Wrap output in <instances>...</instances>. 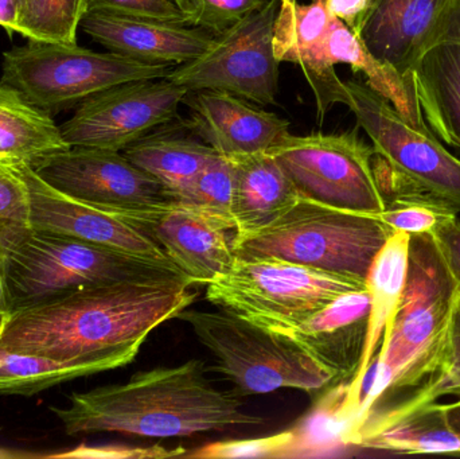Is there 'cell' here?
I'll return each mask as SVG.
<instances>
[{"instance_id": "obj_25", "label": "cell", "mask_w": 460, "mask_h": 459, "mask_svg": "<svg viewBox=\"0 0 460 459\" xmlns=\"http://www.w3.org/2000/svg\"><path fill=\"white\" fill-rule=\"evenodd\" d=\"M413 80L429 128L460 148V42H442L427 51Z\"/></svg>"}, {"instance_id": "obj_17", "label": "cell", "mask_w": 460, "mask_h": 459, "mask_svg": "<svg viewBox=\"0 0 460 459\" xmlns=\"http://www.w3.org/2000/svg\"><path fill=\"white\" fill-rule=\"evenodd\" d=\"M190 118L185 126L216 153L228 158L267 153L288 137L289 123L221 91L189 92Z\"/></svg>"}, {"instance_id": "obj_36", "label": "cell", "mask_w": 460, "mask_h": 459, "mask_svg": "<svg viewBox=\"0 0 460 459\" xmlns=\"http://www.w3.org/2000/svg\"><path fill=\"white\" fill-rule=\"evenodd\" d=\"M186 450L183 447L167 449L159 446H127V445H107V446H83L75 447L66 453L49 455V458H100V459H164L185 457Z\"/></svg>"}, {"instance_id": "obj_35", "label": "cell", "mask_w": 460, "mask_h": 459, "mask_svg": "<svg viewBox=\"0 0 460 459\" xmlns=\"http://www.w3.org/2000/svg\"><path fill=\"white\" fill-rule=\"evenodd\" d=\"M86 13H107L186 23L185 13L172 0H86Z\"/></svg>"}, {"instance_id": "obj_33", "label": "cell", "mask_w": 460, "mask_h": 459, "mask_svg": "<svg viewBox=\"0 0 460 459\" xmlns=\"http://www.w3.org/2000/svg\"><path fill=\"white\" fill-rule=\"evenodd\" d=\"M299 441L295 431L276 434L259 439L241 441H221L197 447L186 453L185 457L201 459L233 458H283L294 457L295 442Z\"/></svg>"}, {"instance_id": "obj_38", "label": "cell", "mask_w": 460, "mask_h": 459, "mask_svg": "<svg viewBox=\"0 0 460 459\" xmlns=\"http://www.w3.org/2000/svg\"><path fill=\"white\" fill-rule=\"evenodd\" d=\"M324 4L334 18L356 31L369 8V0H324Z\"/></svg>"}, {"instance_id": "obj_23", "label": "cell", "mask_w": 460, "mask_h": 459, "mask_svg": "<svg viewBox=\"0 0 460 459\" xmlns=\"http://www.w3.org/2000/svg\"><path fill=\"white\" fill-rule=\"evenodd\" d=\"M232 159L235 236L265 228L299 201L294 183L270 151Z\"/></svg>"}, {"instance_id": "obj_46", "label": "cell", "mask_w": 460, "mask_h": 459, "mask_svg": "<svg viewBox=\"0 0 460 459\" xmlns=\"http://www.w3.org/2000/svg\"><path fill=\"white\" fill-rule=\"evenodd\" d=\"M279 2H280V0H279Z\"/></svg>"}, {"instance_id": "obj_20", "label": "cell", "mask_w": 460, "mask_h": 459, "mask_svg": "<svg viewBox=\"0 0 460 459\" xmlns=\"http://www.w3.org/2000/svg\"><path fill=\"white\" fill-rule=\"evenodd\" d=\"M369 314V291L345 294L288 336L326 368L334 382H343L358 371Z\"/></svg>"}, {"instance_id": "obj_41", "label": "cell", "mask_w": 460, "mask_h": 459, "mask_svg": "<svg viewBox=\"0 0 460 459\" xmlns=\"http://www.w3.org/2000/svg\"><path fill=\"white\" fill-rule=\"evenodd\" d=\"M49 458V455L42 453L24 452V450L8 449L0 446V459H40Z\"/></svg>"}, {"instance_id": "obj_27", "label": "cell", "mask_w": 460, "mask_h": 459, "mask_svg": "<svg viewBox=\"0 0 460 459\" xmlns=\"http://www.w3.org/2000/svg\"><path fill=\"white\" fill-rule=\"evenodd\" d=\"M327 54L332 64L349 65L354 73H362L367 77L365 84L388 100L411 124L426 121L416 89L394 67L375 58L358 35L334 16L327 34Z\"/></svg>"}, {"instance_id": "obj_5", "label": "cell", "mask_w": 460, "mask_h": 459, "mask_svg": "<svg viewBox=\"0 0 460 459\" xmlns=\"http://www.w3.org/2000/svg\"><path fill=\"white\" fill-rule=\"evenodd\" d=\"M394 232L378 217L300 199L265 228L235 236V258H273L367 283Z\"/></svg>"}, {"instance_id": "obj_7", "label": "cell", "mask_w": 460, "mask_h": 459, "mask_svg": "<svg viewBox=\"0 0 460 459\" xmlns=\"http://www.w3.org/2000/svg\"><path fill=\"white\" fill-rule=\"evenodd\" d=\"M345 102L372 140L378 178L386 194L416 191L460 212V159L427 121L413 126L361 81H345Z\"/></svg>"}, {"instance_id": "obj_3", "label": "cell", "mask_w": 460, "mask_h": 459, "mask_svg": "<svg viewBox=\"0 0 460 459\" xmlns=\"http://www.w3.org/2000/svg\"><path fill=\"white\" fill-rule=\"evenodd\" d=\"M458 291L432 234H412L404 290L384 334L375 377L353 422L341 433V441L359 428L381 401L404 391L415 393L437 375Z\"/></svg>"}, {"instance_id": "obj_9", "label": "cell", "mask_w": 460, "mask_h": 459, "mask_svg": "<svg viewBox=\"0 0 460 459\" xmlns=\"http://www.w3.org/2000/svg\"><path fill=\"white\" fill-rule=\"evenodd\" d=\"M172 67L145 64L112 51L97 53L77 43L29 40L27 45L3 53L2 81L51 113L119 84L166 78Z\"/></svg>"}, {"instance_id": "obj_32", "label": "cell", "mask_w": 460, "mask_h": 459, "mask_svg": "<svg viewBox=\"0 0 460 459\" xmlns=\"http://www.w3.org/2000/svg\"><path fill=\"white\" fill-rule=\"evenodd\" d=\"M446 395L460 396V291L456 294V302H454L447 345H446L445 356L437 375L423 387L411 393V396L397 402L396 404L419 406V404L437 402L438 399Z\"/></svg>"}, {"instance_id": "obj_26", "label": "cell", "mask_w": 460, "mask_h": 459, "mask_svg": "<svg viewBox=\"0 0 460 459\" xmlns=\"http://www.w3.org/2000/svg\"><path fill=\"white\" fill-rule=\"evenodd\" d=\"M67 148L50 113L0 80V155L10 163L32 167Z\"/></svg>"}, {"instance_id": "obj_22", "label": "cell", "mask_w": 460, "mask_h": 459, "mask_svg": "<svg viewBox=\"0 0 460 459\" xmlns=\"http://www.w3.org/2000/svg\"><path fill=\"white\" fill-rule=\"evenodd\" d=\"M411 236L402 232H394L385 243L377 258L373 261L367 275V286L370 294L369 325L367 341L358 371L351 379L345 398L338 410V417L350 426L358 412L362 401V388L369 374L372 360L381 337L391 326L404 290L407 279L408 258H410ZM343 428V430H345Z\"/></svg>"}, {"instance_id": "obj_37", "label": "cell", "mask_w": 460, "mask_h": 459, "mask_svg": "<svg viewBox=\"0 0 460 459\" xmlns=\"http://www.w3.org/2000/svg\"><path fill=\"white\" fill-rule=\"evenodd\" d=\"M431 234L460 291V220L456 213L446 215Z\"/></svg>"}, {"instance_id": "obj_12", "label": "cell", "mask_w": 460, "mask_h": 459, "mask_svg": "<svg viewBox=\"0 0 460 459\" xmlns=\"http://www.w3.org/2000/svg\"><path fill=\"white\" fill-rule=\"evenodd\" d=\"M31 169L59 193L129 218L174 202L159 181L135 166L121 151L70 147Z\"/></svg>"}, {"instance_id": "obj_30", "label": "cell", "mask_w": 460, "mask_h": 459, "mask_svg": "<svg viewBox=\"0 0 460 459\" xmlns=\"http://www.w3.org/2000/svg\"><path fill=\"white\" fill-rule=\"evenodd\" d=\"M234 178L233 159L216 154L174 202L210 213L221 220L228 221L235 229L232 215Z\"/></svg>"}, {"instance_id": "obj_39", "label": "cell", "mask_w": 460, "mask_h": 459, "mask_svg": "<svg viewBox=\"0 0 460 459\" xmlns=\"http://www.w3.org/2000/svg\"><path fill=\"white\" fill-rule=\"evenodd\" d=\"M0 27L7 32H18V2L0 0Z\"/></svg>"}, {"instance_id": "obj_29", "label": "cell", "mask_w": 460, "mask_h": 459, "mask_svg": "<svg viewBox=\"0 0 460 459\" xmlns=\"http://www.w3.org/2000/svg\"><path fill=\"white\" fill-rule=\"evenodd\" d=\"M85 13L86 0H18V34L75 45Z\"/></svg>"}, {"instance_id": "obj_24", "label": "cell", "mask_w": 460, "mask_h": 459, "mask_svg": "<svg viewBox=\"0 0 460 459\" xmlns=\"http://www.w3.org/2000/svg\"><path fill=\"white\" fill-rule=\"evenodd\" d=\"M121 153L135 166L159 181L172 201L218 154L186 126L185 131L180 127L150 132Z\"/></svg>"}, {"instance_id": "obj_11", "label": "cell", "mask_w": 460, "mask_h": 459, "mask_svg": "<svg viewBox=\"0 0 460 459\" xmlns=\"http://www.w3.org/2000/svg\"><path fill=\"white\" fill-rule=\"evenodd\" d=\"M279 0L216 35L199 58L172 67L167 80L190 92L221 91L257 105L276 104L279 59L273 49V26Z\"/></svg>"}, {"instance_id": "obj_18", "label": "cell", "mask_w": 460, "mask_h": 459, "mask_svg": "<svg viewBox=\"0 0 460 459\" xmlns=\"http://www.w3.org/2000/svg\"><path fill=\"white\" fill-rule=\"evenodd\" d=\"M332 15L324 0H280L273 26V49L279 62L302 69L315 96L321 121L332 105L345 102V81L338 77L327 54V34Z\"/></svg>"}, {"instance_id": "obj_6", "label": "cell", "mask_w": 460, "mask_h": 459, "mask_svg": "<svg viewBox=\"0 0 460 459\" xmlns=\"http://www.w3.org/2000/svg\"><path fill=\"white\" fill-rule=\"evenodd\" d=\"M367 283L273 258H235L207 285V299L224 312L275 333L289 334L345 294Z\"/></svg>"}, {"instance_id": "obj_28", "label": "cell", "mask_w": 460, "mask_h": 459, "mask_svg": "<svg viewBox=\"0 0 460 459\" xmlns=\"http://www.w3.org/2000/svg\"><path fill=\"white\" fill-rule=\"evenodd\" d=\"M86 376L92 375L84 366L0 350V395L32 396Z\"/></svg>"}, {"instance_id": "obj_15", "label": "cell", "mask_w": 460, "mask_h": 459, "mask_svg": "<svg viewBox=\"0 0 460 459\" xmlns=\"http://www.w3.org/2000/svg\"><path fill=\"white\" fill-rule=\"evenodd\" d=\"M458 0H369L356 34L375 58L416 89L413 72L443 42Z\"/></svg>"}, {"instance_id": "obj_40", "label": "cell", "mask_w": 460, "mask_h": 459, "mask_svg": "<svg viewBox=\"0 0 460 459\" xmlns=\"http://www.w3.org/2000/svg\"><path fill=\"white\" fill-rule=\"evenodd\" d=\"M443 42H460V0L456 3V10L448 22L447 31H446Z\"/></svg>"}, {"instance_id": "obj_21", "label": "cell", "mask_w": 460, "mask_h": 459, "mask_svg": "<svg viewBox=\"0 0 460 459\" xmlns=\"http://www.w3.org/2000/svg\"><path fill=\"white\" fill-rule=\"evenodd\" d=\"M343 444L399 455L460 453V439L448 423L445 404L437 402L394 404L372 412Z\"/></svg>"}, {"instance_id": "obj_13", "label": "cell", "mask_w": 460, "mask_h": 459, "mask_svg": "<svg viewBox=\"0 0 460 459\" xmlns=\"http://www.w3.org/2000/svg\"><path fill=\"white\" fill-rule=\"evenodd\" d=\"M189 92L167 78L119 84L80 102L59 129L70 147L124 151L170 123Z\"/></svg>"}, {"instance_id": "obj_34", "label": "cell", "mask_w": 460, "mask_h": 459, "mask_svg": "<svg viewBox=\"0 0 460 459\" xmlns=\"http://www.w3.org/2000/svg\"><path fill=\"white\" fill-rule=\"evenodd\" d=\"M268 0H190L186 24L221 34L256 11Z\"/></svg>"}, {"instance_id": "obj_42", "label": "cell", "mask_w": 460, "mask_h": 459, "mask_svg": "<svg viewBox=\"0 0 460 459\" xmlns=\"http://www.w3.org/2000/svg\"><path fill=\"white\" fill-rule=\"evenodd\" d=\"M445 410L451 428H453L454 433H456L460 439V396L458 401L454 402V403L445 404Z\"/></svg>"}, {"instance_id": "obj_47", "label": "cell", "mask_w": 460, "mask_h": 459, "mask_svg": "<svg viewBox=\"0 0 460 459\" xmlns=\"http://www.w3.org/2000/svg\"><path fill=\"white\" fill-rule=\"evenodd\" d=\"M16 2H18V0H16Z\"/></svg>"}, {"instance_id": "obj_2", "label": "cell", "mask_w": 460, "mask_h": 459, "mask_svg": "<svg viewBox=\"0 0 460 459\" xmlns=\"http://www.w3.org/2000/svg\"><path fill=\"white\" fill-rule=\"evenodd\" d=\"M67 436L118 433L148 439L254 428L264 419L243 411L240 399L213 387L202 361L137 372L123 384L69 396L50 407Z\"/></svg>"}, {"instance_id": "obj_31", "label": "cell", "mask_w": 460, "mask_h": 459, "mask_svg": "<svg viewBox=\"0 0 460 459\" xmlns=\"http://www.w3.org/2000/svg\"><path fill=\"white\" fill-rule=\"evenodd\" d=\"M448 213H456L446 205L419 193H402L386 202V209L378 216L394 232L420 234H431Z\"/></svg>"}, {"instance_id": "obj_45", "label": "cell", "mask_w": 460, "mask_h": 459, "mask_svg": "<svg viewBox=\"0 0 460 459\" xmlns=\"http://www.w3.org/2000/svg\"><path fill=\"white\" fill-rule=\"evenodd\" d=\"M0 164H13V163H10V162L5 161V159L3 158L2 155H0Z\"/></svg>"}, {"instance_id": "obj_4", "label": "cell", "mask_w": 460, "mask_h": 459, "mask_svg": "<svg viewBox=\"0 0 460 459\" xmlns=\"http://www.w3.org/2000/svg\"><path fill=\"white\" fill-rule=\"evenodd\" d=\"M0 260L10 313L85 286L148 278L189 279L177 267L11 221L0 223Z\"/></svg>"}, {"instance_id": "obj_43", "label": "cell", "mask_w": 460, "mask_h": 459, "mask_svg": "<svg viewBox=\"0 0 460 459\" xmlns=\"http://www.w3.org/2000/svg\"><path fill=\"white\" fill-rule=\"evenodd\" d=\"M10 314L8 309L7 291H5L4 274H3L2 260H0V323Z\"/></svg>"}, {"instance_id": "obj_19", "label": "cell", "mask_w": 460, "mask_h": 459, "mask_svg": "<svg viewBox=\"0 0 460 459\" xmlns=\"http://www.w3.org/2000/svg\"><path fill=\"white\" fill-rule=\"evenodd\" d=\"M80 27L112 53L162 66H178L199 58L216 37L201 27L180 22L107 13H86Z\"/></svg>"}, {"instance_id": "obj_1", "label": "cell", "mask_w": 460, "mask_h": 459, "mask_svg": "<svg viewBox=\"0 0 460 459\" xmlns=\"http://www.w3.org/2000/svg\"><path fill=\"white\" fill-rule=\"evenodd\" d=\"M183 278H148L85 286L10 313L0 350L75 364L91 375L128 366L151 331L190 307L197 294Z\"/></svg>"}, {"instance_id": "obj_10", "label": "cell", "mask_w": 460, "mask_h": 459, "mask_svg": "<svg viewBox=\"0 0 460 459\" xmlns=\"http://www.w3.org/2000/svg\"><path fill=\"white\" fill-rule=\"evenodd\" d=\"M270 153L288 175L300 199L378 217L386 199L376 172L375 150L357 131L289 134Z\"/></svg>"}, {"instance_id": "obj_14", "label": "cell", "mask_w": 460, "mask_h": 459, "mask_svg": "<svg viewBox=\"0 0 460 459\" xmlns=\"http://www.w3.org/2000/svg\"><path fill=\"white\" fill-rule=\"evenodd\" d=\"M15 169L26 188L29 225L177 267L137 221L59 193L29 164L16 163Z\"/></svg>"}, {"instance_id": "obj_8", "label": "cell", "mask_w": 460, "mask_h": 459, "mask_svg": "<svg viewBox=\"0 0 460 459\" xmlns=\"http://www.w3.org/2000/svg\"><path fill=\"white\" fill-rule=\"evenodd\" d=\"M177 318L191 326L215 356L218 371L243 395H265L280 388L314 393L334 382L288 334L267 331L224 310L188 307Z\"/></svg>"}, {"instance_id": "obj_44", "label": "cell", "mask_w": 460, "mask_h": 459, "mask_svg": "<svg viewBox=\"0 0 460 459\" xmlns=\"http://www.w3.org/2000/svg\"><path fill=\"white\" fill-rule=\"evenodd\" d=\"M183 13H185L186 18H188L189 13V5H190V0H172Z\"/></svg>"}, {"instance_id": "obj_16", "label": "cell", "mask_w": 460, "mask_h": 459, "mask_svg": "<svg viewBox=\"0 0 460 459\" xmlns=\"http://www.w3.org/2000/svg\"><path fill=\"white\" fill-rule=\"evenodd\" d=\"M134 220L193 285H209L234 263V226L210 213L172 202Z\"/></svg>"}]
</instances>
